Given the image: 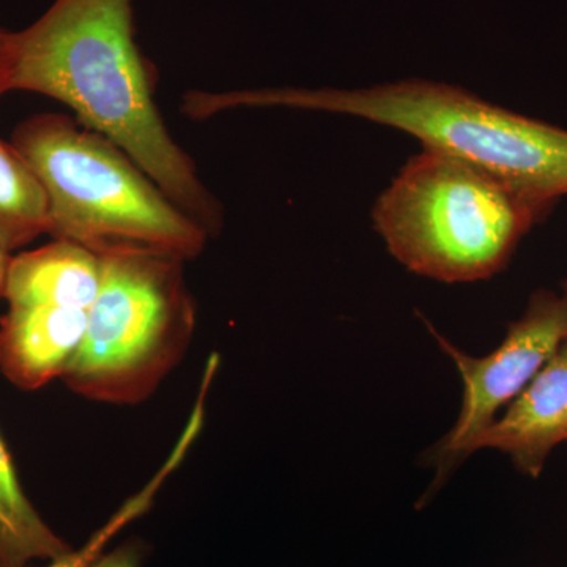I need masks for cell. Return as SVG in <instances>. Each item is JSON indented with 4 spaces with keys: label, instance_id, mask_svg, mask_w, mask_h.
<instances>
[{
    "label": "cell",
    "instance_id": "4",
    "mask_svg": "<svg viewBox=\"0 0 567 567\" xmlns=\"http://www.w3.org/2000/svg\"><path fill=\"white\" fill-rule=\"evenodd\" d=\"M539 207L483 167L424 148L380 194L372 219L406 270L475 282L502 270Z\"/></svg>",
    "mask_w": 567,
    "mask_h": 567
},
{
    "label": "cell",
    "instance_id": "15",
    "mask_svg": "<svg viewBox=\"0 0 567 567\" xmlns=\"http://www.w3.org/2000/svg\"><path fill=\"white\" fill-rule=\"evenodd\" d=\"M11 254L0 246V298H3V289H6L7 274H9V265Z\"/></svg>",
    "mask_w": 567,
    "mask_h": 567
},
{
    "label": "cell",
    "instance_id": "6",
    "mask_svg": "<svg viewBox=\"0 0 567 567\" xmlns=\"http://www.w3.org/2000/svg\"><path fill=\"white\" fill-rule=\"evenodd\" d=\"M425 324L443 353L456 365L464 393L456 423L425 454L435 477L420 505L439 494L470 457L473 440L528 386L566 341L567 300L548 292L535 295L527 312L511 324L505 339L484 357L464 352L431 323Z\"/></svg>",
    "mask_w": 567,
    "mask_h": 567
},
{
    "label": "cell",
    "instance_id": "8",
    "mask_svg": "<svg viewBox=\"0 0 567 567\" xmlns=\"http://www.w3.org/2000/svg\"><path fill=\"white\" fill-rule=\"evenodd\" d=\"M87 324L84 309L9 306L0 319V372L22 391L63 379Z\"/></svg>",
    "mask_w": 567,
    "mask_h": 567
},
{
    "label": "cell",
    "instance_id": "12",
    "mask_svg": "<svg viewBox=\"0 0 567 567\" xmlns=\"http://www.w3.org/2000/svg\"><path fill=\"white\" fill-rule=\"evenodd\" d=\"M147 513L144 499L140 496H130L125 503L110 517L102 528L96 529L87 543L80 548H73L69 554L48 561L44 567H87L103 554L110 540L114 539L123 528ZM29 567V566H28Z\"/></svg>",
    "mask_w": 567,
    "mask_h": 567
},
{
    "label": "cell",
    "instance_id": "7",
    "mask_svg": "<svg viewBox=\"0 0 567 567\" xmlns=\"http://www.w3.org/2000/svg\"><path fill=\"white\" fill-rule=\"evenodd\" d=\"M561 443H567V339L506 412L473 440L468 454L499 451L518 472L537 477Z\"/></svg>",
    "mask_w": 567,
    "mask_h": 567
},
{
    "label": "cell",
    "instance_id": "13",
    "mask_svg": "<svg viewBox=\"0 0 567 567\" xmlns=\"http://www.w3.org/2000/svg\"><path fill=\"white\" fill-rule=\"evenodd\" d=\"M147 551V544L141 539H130L110 551H103L87 567H142Z\"/></svg>",
    "mask_w": 567,
    "mask_h": 567
},
{
    "label": "cell",
    "instance_id": "1",
    "mask_svg": "<svg viewBox=\"0 0 567 567\" xmlns=\"http://www.w3.org/2000/svg\"><path fill=\"white\" fill-rule=\"evenodd\" d=\"M10 91L66 104L205 233L223 229L221 204L156 107L155 71L134 37L133 0H55L28 29L10 32Z\"/></svg>",
    "mask_w": 567,
    "mask_h": 567
},
{
    "label": "cell",
    "instance_id": "9",
    "mask_svg": "<svg viewBox=\"0 0 567 567\" xmlns=\"http://www.w3.org/2000/svg\"><path fill=\"white\" fill-rule=\"evenodd\" d=\"M102 284V257L69 240L11 256L3 298L9 306L89 311Z\"/></svg>",
    "mask_w": 567,
    "mask_h": 567
},
{
    "label": "cell",
    "instance_id": "16",
    "mask_svg": "<svg viewBox=\"0 0 567 567\" xmlns=\"http://www.w3.org/2000/svg\"><path fill=\"white\" fill-rule=\"evenodd\" d=\"M565 298L567 300V284H566V292H565Z\"/></svg>",
    "mask_w": 567,
    "mask_h": 567
},
{
    "label": "cell",
    "instance_id": "14",
    "mask_svg": "<svg viewBox=\"0 0 567 567\" xmlns=\"http://www.w3.org/2000/svg\"><path fill=\"white\" fill-rule=\"evenodd\" d=\"M10 92V32L0 29V96Z\"/></svg>",
    "mask_w": 567,
    "mask_h": 567
},
{
    "label": "cell",
    "instance_id": "10",
    "mask_svg": "<svg viewBox=\"0 0 567 567\" xmlns=\"http://www.w3.org/2000/svg\"><path fill=\"white\" fill-rule=\"evenodd\" d=\"M73 547L40 516L21 486L9 447L0 435V567L52 561Z\"/></svg>",
    "mask_w": 567,
    "mask_h": 567
},
{
    "label": "cell",
    "instance_id": "3",
    "mask_svg": "<svg viewBox=\"0 0 567 567\" xmlns=\"http://www.w3.org/2000/svg\"><path fill=\"white\" fill-rule=\"evenodd\" d=\"M11 144L50 204V235L96 256L156 254L188 260L210 235L159 189L121 147L69 115L20 123Z\"/></svg>",
    "mask_w": 567,
    "mask_h": 567
},
{
    "label": "cell",
    "instance_id": "2",
    "mask_svg": "<svg viewBox=\"0 0 567 567\" xmlns=\"http://www.w3.org/2000/svg\"><path fill=\"white\" fill-rule=\"evenodd\" d=\"M238 107H290L352 115L401 130L502 178L537 205L567 194V132L495 106L473 93L424 80L363 89H252L188 92L196 121Z\"/></svg>",
    "mask_w": 567,
    "mask_h": 567
},
{
    "label": "cell",
    "instance_id": "11",
    "mask_svg": "<svg viewBox=\"0 0 567 567\" xmlns=\"http://www.w3.org/2000/svg\"><path fill=\"white\" fill-rule=\"evenodd\" d=\"M47 193L14 145L0 140V246L10 254L50 234Z\"/></svg>",
    "mask_w": 567,
    "mask_h": 567
},
{
    "label": "cell",
    "instance_id": "5",
    "mask_svg": "<svg viewBox=\"0 0 567 567\" xmlns=\"http://www.w3.org/2000/svg\"><path fill=\"white\" fill-rule=\"evenodd\" d=\"M185 264L156 254L102 257L84 338L62 379L73 393L103 404H142L181 364L197 320Z\"/></svg>",
    "mask_w": 567,
    "mask_h": 567
}]
</instances>
